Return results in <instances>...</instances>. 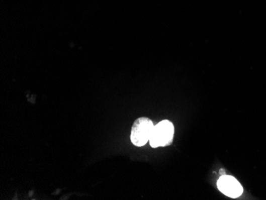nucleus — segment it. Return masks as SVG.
Wrapping results in <instances>:
<instances>
[{
  "label": "nucleus",
  "instance_id": "3",
  "mask_svg": "<svg viewBox=\"0 0 266 200\" xmlns=\"http://www.w3.org/2000/svg\"><path fill=\"white\" fill-rule=\"evenodd\" d=\"M217 186L222 194L230 198H237L243 192L241 183L231 175H222L218 180Z\"/></svg>",
  "mask_w": 266,
  "mask_h": 200
},
{
  "label": "nucleus",
  "instance_id": "1",
  "mask_svg": "<svg viewBox=\"0 0 266 200\" xmlns=\"http://www.w3.org/2000/svg\"><path fill=\"white\" fill-rule=\"evenodd\" d=\"M174 128L172 122L164 120L154 126L149 140L151 148L168 146L172 144Z\"/></svg>",
  "mask_w": 266,
  "mask_h": 200
},
{
  "label": "nucleus",
  "instance_id": "2",
  "mask_svg": "<svg viewBox=\"0 0 266 200\" xmlns=\"http://www.w3.org/2000/svg\"><path fill=\"white\" fill-rule=\"evenodd\" d=\"M153 129V122L149 118L142 117L136 119L131 130L130 138L132 144L137 147L145 145L151 138Z\"/></svg>",
  "mask_w": 266,
  "mask_h": 200
}]
</instances>
